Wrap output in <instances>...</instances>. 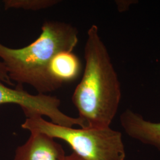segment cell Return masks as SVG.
Here are the masks:
<instances>
[{"label":"cell","instance_id":"8992f818","mask_svg":"<svg viewBox=\"0 0 160 160\" xmlns=\"http://www.w3.org/2000/svg\"><path fill=\"white\" fill-rule=\"evenodd\" d=\"M120 122L129 137L160 152V122L146 120L131 109H126L121 114Z\"/></svg>","mask_w":160,"mask_h":160},{"label":"cell","instance_id":"30bf717a","mask_svg":"<svg viewBox=\"0 0 160 160\" xmlns=\"http://www.w3.org/2000/svg\"><path fill=\"white\" fill-rule=\"evenodd\" d=\"M62 160H86L79 155L76 154L75 152H72L71 154L66 155L63 157Z\"/></svg>","mask_w":160,"mask_h":160},{"label":"cell","instance_id":"9c48e42d","mask_svg":"<svg viewBox=\"0 0 160 160\" xmlns=\"http://www.w3.org/2000/svg\"><path fill=\"white\" fill-rule=\"evenodd\" d=\"M0 82H2L4 84H7L8 86H14V84L12 83V80H10L8 74L7 73L5 65L1 61H0Z\"/></svg>","mask_w":160,"mask_h":160},{"label":"cell","instance_id":"52a82bcc","mask_svg":"<svg viewBox=\"0 0 160 160\" xmlns=\"http://www.w3.org/2000/svg\"><path fill=\"white\" fill-rule=\"evenodd\" d=\"M81 65L79 58L72 52H61L52 61L49 72L59 85L70 82L77 78Z\"/></svg>","mask_w":160,"mask_h":160},{"label":"cell","instance_id":"7a4b0ae2","mask_svg":"<svg viewBox=\"0 0 160 160\" xmlns=\"http://www.w3.org/2000/svg\"><path fill=\"white\" fill-rule=\"evenodd\" d=\"M78 30L68 23L46 21L36 40L29 45L13 49L0 43V58L10 80L17 87L26 84L38 93L46 94L60 88L52 78V61L61 52H72L78 42Z\"/></svg>","mask_w":160,"mask_h":160},{"label":"cell","instance_id":"277c9868","mask_svg":"<svg viewBox=\"0 0 160 160\" xmlns=\"http://www.w3.org/2000/svg\"><path fill=\"white\" fill-rule=\"evenodd\" d=\"M15 104L22 108L27 118L45 116L51 122L60 126L73 127L84 124L79 118H72L60 110V100L56 96L38 93L31 94L24 91L22 87L10 88L0 82V105Z\"/></svg>","mask_w":160,"mask_h":160},{"label":"cell","instance_id":"3957f363","mask_svg":"<svg viewBox=\"0 0 160 160\" xmlns=\"http://www.w3.org/2000/svg\"><path fill=\"white\" fill-rule=\"evenodd\" d=\"M22 128L30 132L62 139L86 160H125L126 152L120 132L104 128H74L48 122L42 117L27 118Z\"/></svg>","mask_w":160,"mask_h":160},{"label":"cell","instance_id":"5b68a950","mask_svg":"<svg viewBox=\"0 0 160 160\" xmlns=\"http://www.w3.org/2000/svg\"><path fill=\"white\" fill-rule=\"evenodd\" d=\"M24 144L17 147L13 160H62L65 156L62 147L48 135L30 132Z\"/></svg>","mask_w":160,"mask_h":160},{"label":"cell","instance_id":"6da1fadb","mask_svg":"<svg viewBox=\"0 0 160 160\" xmlns=\"http://www.w3.org/2000/svg\"><path fill=\"white\" fill-rule=\"evenodd\" d=\"M84 58L85 68L72 103L84 128H108L119 109L122 92L109 52L95 24L87 32Z\"/></svg>","mask_w":160,"mask_h":160},{"label":"cell","instance_id":"ba28073f","mask_svg":"<svg viewBox=\"0 0 160 160\" xmlns=\"http://www.w3.org/2000/svg\"><path fill=\"white\" fill-rule=\"evenodd\" d=\"M59 2L57 0H6L4 4L6 10L17 8L38 11L51 7Z\"/></svg>","mask_w":160,"mask_h":160}]
</instances>
